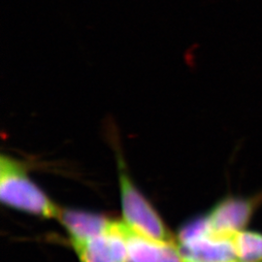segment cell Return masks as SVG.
Returning <instances> with one entry per match:
<instances>
[{
  "mask_svg": "<svg viewBox=\"0 0 262 262\" xmlns=\"http://www.w3.org/2000/svg\"><path fill=\"white\" fill-rule=\"evenodd\" d=\"M0 200L3 205L44 219H56L60 208L29 177L26 166L10 156L0 158Z\"/></svg>",
  "mask_w": 262,
  "mask_h": 262,
  "instance_id": "cell-1",
  "label": "cell"
},
{
  "mask_svg": "<svg viewBox=\"0 0 262 262\" xmlns=\"http://www.w3.org/2000/svg\"><path fill=\"white\" fill-rule=\"evenodd\" d=\"M118 159L123 223L142 236L162 242L176 243L157 210L131 181L120 156Z\"/></svg>",
  "mask_w": 262,
  "mask_h": 262,
  "instance_id": "cell-2",
  "label": "cell"
},
{
  "mask_svg": "<svg viewBox=\"0 0 262 262\" xmlns=\"http://www.w3.org/2000/svg\"><path fill=\"white\" fill-rule=\"evenodd\" d=\"M234 236L210 233L200 215L180 229L177 246L183 262H233L239 260Z\"/></svg>",
  "mask_w": 262,
  "mask_h": 262,
  "instance_id": "cell-3",
  "label": "cell"
},
{
  "mask_svg": "<svg viewBox=\"0 0 262 262\" xmlns=\"http://www.w3.org/2000/svg\"><path fill=\"white\" fill-rule=\"evenodd\" d=\"M260 202L262 193L257 196L223 198L204 215L209 232L222 236H234L247 229Z\"/></svg>",
  "mask_w": 262,
  "mask_h": 262,
  "instance_id": "cell-4",
  "label": "cell"
},
{
  "mask_svg": "<svg viewBox=\"0 0 262 262\" xmlns=\"http://www.w3.org/2000/svg\"><path fill=\"white\" fill-rule=\"evenodd\" d=\"M129 262H183L177 243L150 239L134 232L122 222Z\"/></svg>",
  "mask_w": 262,
  "mask_h": 262,
  "instance_id": "cell-5",
  "label": "cell"
},
{
  "mask_svg": "<svg viewBox=\"0 0 262 262\" xmlns=\"http://www.w3.org/2000/svg\"><path fill=\"white\" fill-rule=\"evenodd\" d=\"M57 220L70 236L71 243H84L105 234L111 220L101 214L75 209H61Z\"/></svg>",
  "mask_w": 262,
  "mask_h": 262,
  "instance_id": "cell-6",
  "label": "cell"
},
{
  "mask_svg": "<svg viewBox=\"0 0 262 262\" xmlns=\"http://www.w3.org/2000/svg\"><path fill=\"white\" fill-rule=\"evenodd\" d=\"M239 260L262 261V233L245 229L234 236Z\"/></svg>",
  "mask_w": 262,
  "mask_h": 262,
  "instance_id": "cell-7",
  "label": "cell"
},
{
  "mask_svg": "<svg viewBox=\"0 0 262 262\" xmlns=\"http://www.w3.org/2000/svg\"><path fill=\"white\" fill-rule=\"evenodd\" d=\"M71 245L81 262H112L106 251L104 234L89 242Z\"/></svg>",
  "mask_w": 262,
  "mask_h": 262,
  "instance_id": "cell-8",
  "label": "cell"
},
{
  "mask_svg": "<svg viewBox=\"0 0 262 262\" xmlns=\"http://www.w3.org/2000/svg\"><path fill=\"white\" fill-rule=\"evenodd\" d=\"M233 262H262V261H246V260H236V261Z\"/></svg>",
  "mask_w": 262,
  "mask_h": 262,
  "instance_id": "cell-9",
  "label": "cell"
}]
</instances>
